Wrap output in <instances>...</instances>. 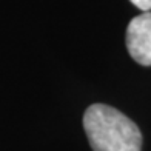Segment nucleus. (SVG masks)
Returning a JSON list of instances; mask_svg holds the SVG:
<instances>
[{"mask_svg":"<svg viewBox=\"0 0 151 151\" xmlns=\"http://www.w3.org/2000/svg\"><path fill=\"white\" fill-rule=\"evenodd\" d=\"M127 50L137 63L151 66V12H142L128 23Z\"/></svg>","mask_w":151,"mask_h":151,"instance_id":"nucleus-2","label":"nucleus"},{"mask_svg":"<svg viewBox=\"0 0 151 151\" xmlns=\"http://www.w3.org/2000/svg\"><path fill=\"white\" fill-rule=\"evenodd\" d=\"M129 2L143 12H148V9H151V0H129Z\"/></svg>","mask_w":151,"mask_h":151,"instance_id":"nucleus-3","label":"nucleus"},{"mask_svg":"<svg viewBox=\"0 0 151 151\" xmlns=\"http://www.w3.org/2000/svg\"><path fill=\"white\" fill-rule=\"evenodd\" d=\"M83 128L93 151H140L142 133L123 113L104 104L91 105L83 116Z\"/></svg>","mask_w":151,"mask_h":151,"instance_id":"nucleus-1","label":"nucleus"}]
</instances>
